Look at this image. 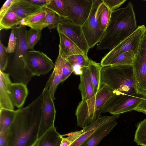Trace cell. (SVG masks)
Here are the masks:
<instances>
[{
  "label": "cell",
  "instance_id": "d6a6232c",
  "mask_svg": "<svg viewBox=\"0 0 146 146\" xmlns=\"http://www.w3.org/2000/svg\"><path fill=\"white\" fill-rule=\"evenodd\" d=\"M41 35V31H38L30 28L27 31V40L28 49H33L35 45L40 40Z\"/></svg>",
  "mask_w": 146,
  "mask_h": 146
},
{
  "label": "cell",
  "instance_id": "f35d334b",
  "mask_svg": "<svg viewBox=\"0 0 146 146\" xmlns=\"http://www.w3.org/2000/svg\"><path fill=\"white\" fill-rule=\"evenodd\" d=\"M17 0H6L0 10V19H1L11 6Z\"/></svg>",
  "mask_w": 146,
  "mask_h": 146
},
{
  "label": "cell",
  "instance_id": "74e56055",
  "mask_svg": "<svg viewBox=\"0 0 146 146\" xmlns=\"http://www.w3.org/2000/svg\"><path fill=\"white\" fill-rule=\"evenodd\" d=\"M17 45V40L14 31L12 29L9 39L6 51L8 53H13L15 52Z\"/></svg>",
  "mask_w": 146,
  "mask_h": 146
},
{
  "label": "cell",
  "instance_id": "9c48e42d",
  "mask_svg": "<svg viewBox=\"0 0 146 146\" xmlns=\"http://www.w3.org/2000/svg\"><path fill=\"white\" fill-rule=\"evenodd\" d=\"M136 93L146 96V40L143 37L142 46H140L132 65Z\"/></svg>",
  "mask_w": 146,
  "mask_h": 146
},
{
  "label": "cell",
  "instance_id": "d6986e66",
  "mask_svg": "<svg viewBox=\"0 0 146 146\" xmlns=\"http://www.w3.org/2000/svg\"><path fill=\"white\" fill-rule=\"evenodd\" d=\"M58 32L60 38L59 54L62 57L66 59L70 56L77 54L86 56L77 45L70 39L62 33Z\"/></svg>",
  "mask_w": 146,
  "mask_h": 146
},
{
  "label": "cell",
  "instance_id": "277c9868",
  "mask_svg": "<svg viewBox=\"0 0 146 146\" xmlns=\"http://www.w3.org/2000/svg\"><path fill=\"white\" fill-rule=\"evenodd\" d=\"M101 82L114 92L126 94L136 93L132 66L102 67Z\"/></svg>",
  "mask_w": 146,
  "mask_h": 146
},
{
  "label": "cell",
  "instance_id": "2e32d148",
  "mask_svg": "<svg viewBox=\"0 0 146 146\" xmlns=\"http://www.w3.org/2000/svg\"><path fill=\"white\" fill-rule=\"evenodd\" d=\"M117 124V122L115 120L100 126L92 133L80 146H97Z\"/></svg>",
  "mask_w": 146,
  "mask_h": 146
},
{
  "label": "cell",
  "instance_id": "cb8c5ba5",
  "mask_svg": "<svg viewBox=\"0 0 146 146\" xmlns=\"http://www.w3.org/2000/svg\"><path fill=\"white\" fill-rule=\"evenodd\" d=\"M66 59L73 67L75 74L80 75L82 73V68L88 67L92 60L88 56L82 54L73 55Z\"/></svg>",
  "mask_w": 146,
  "mask_h": 146
},
{
  "label": "cell",
  "instance_id": "7402d4cb",
  "mask_svg": "<svg viewBox=\"0 0 146 146\" xmlns=\"http://www.w3.org/2000/svg\"><path fill=\"white\" fill-rule=\"evenodd\" d=\"M62 139L61 135L54 126L38 139L35 146H60Z\"/></svg>",
  "mask_w": 146,
  "mask_h": 146
},
{
  "label": "cell",
  "instance_id": "6da1fadb",
  "mask_svg": "<svg viewBox=\"0 0 146 146\" xmlns=\"http://www.w3.org/2000/svg\"><path fill=\"white\" fill-rule=\"evenodd\" d=\"M43 102L42 93L26 107L17 110L7 131L8 146H35L38 140Z\"/></svg>",
  "mask_w": 146,
  "mask_h": 146
},
{
  "label": "cell",
  "instance_id": "1f68e13d",
  "mask_svg": "<svg viewBox=\"0 0 146 146\" xmlns=\"http://www.w3.org/2000/svg\"><path fill=\"white\" fill-rule=\"evenodd\" d=\"M58 63L62 72V82L64 81L74 72L72 66L65 59L58 54L56 60Z\"/></svg>",
  "mask_w": 146,
  "mask_h": 146
},
{
  "label": "cell",
  "instance_id": "8992f818",
  "mask_svg": "<svg viewBox=\"0 0 146 146\" xmlns=\"http://www.w3.org/2000/svg\"><path fill=\"white\" fill-rule=\"evenodd\" d=\"M144 96L136 93L126 94L114 92L100 111L117 115L134 110L142 101Z\"/></svg>",
  "mask_w": 146,
  "mask_h": 146
},
{
  "label": "cell",
  "instance_id": "836d02e7",
  "mask_svg": "<svg viewBox=\"0 0 146 146\" xmlns=\"http://www.w3.org/2000/svg\"><path fill=\"white\" fill-rule=\"evenodd\" d=\"M112 12L106 7L102 11L99 16L100 26L101 30L104 32L109 22Z\"/></svg>",
  "mask_w": 146,
  "mask_h": 146
},
{
  "label": "cell",
  "instance_id": "ab89813d",
  "mask_svg": "<svg viewBox=\"0 0 146 146\" xmlns=\"http://www.w3.org/2000/svg\"><path fill=\"white\" fill-rule=\"evenodd\" d=\"M134 110L146 114V98L145 96H144L142 101Z\"/></svg>",
  "mask_w": 146,
  "mask_h": 146
},
{
  "label": "cell",
  "instance_id": "4fadbf2b",
  "mask_svg": "<svg viewBox=\"0 0 146 146\" xmlns=\"http://www.w3.org/2000/svg\"><path fill=\"white\" fill-rule=\"evenodd\" d=\"M43 102L38 132L39 139L47 131L54 126L56 111L53 100L48 89L44 88L42 92Z\"/></svg>",
  "mask_w": 146,
  "mask_h": 146
},
{
  "label": "cell",
  "instance_id": "60d3db41",
  "mask_svg": "<svg viewBox=\"0 0 146 146\" xmlns=\"http://www.w3.org/2000/svg\"><path fill=\"white\" fill-rule=\"evenodd\" d=\"M27 0L31 3L42 8L45 7L50 1V0Z\"/></svg>",
  "mask_w": 146,
  "mask_h": 146
},
{
  "label": "cell",
  "instance_id": "7c38bea8",
  "mask_svg": "<svg viewBox=\"0 0 146 146\" xmlns=\"http://www.w3.org/2000/svg\"><path fill=\"white\" fill-rule=\"evenodd\" d=\"M56 28L58 32L62 33L70 39L88 56L90 48L81 26L75 25L67 19L62 18Z\"/></svg>",
  "mask_w": 146,
  "mask_h": 146
},
{
  "label": "cell",
  "instance_id": "52a82bcc",
  "mask_svg": "<svg viewBox=\"0 0 146 146\" xmlns=\"http://www.w3.org/2000/svg\"><path fill=\"white\" fill-rule=\"evenodd\" d=\"M106 7L103 0H94L90 15L82 26L90 48H92L98 44L103 35L104 32L100 28L98 19L101 12Z\"/></svg>",
  "mask_w": 146,
  "mask_h": 146
},
{
  "label": "cell",
  "instance_id": "8d00e7d4",
  "mask_svg": "<svg viewBox=\"0 0 146 146\" xmlns=\"http://www.w3.org/2000/svg\"><path fill=\"white\" fill-rule=\"evenodd\" d=\"M103 1L106 7L113 11L119 7L126 0H103Z\"/></svg>",
  "mask_w": 146,
  "mask_h": 146
},
{
  "label": "cell",
  "instance_id": "7bdbcfd3",
  "mask_svg": "<svg viewBox=\"0 0 146 146\" xmlns=\"http://www.w3.org/2000/svg\"><path fill=\"white\" fill-rule=\"evenodd\" d=\"M144 1H146V0H144Z\"/></svg>",
  "mask_w": 146,
  "mask_h": 146
},
{
  "label": "cell",
  "instance_id": "d590c367",
  "mask_svg": "<svg viewBox=\"0 0 146 146\" xmlns=\"http://www.w3.org/2000/svg\"><path fill=\"white\" fill-rule=\"evenodd\" d=\"M6 51V48L0 40V70L3 72L5 70L7 65L9 57Z\"/></svg>",
  "mask_w": 146,
  "mask_h": 146
},
{
  "label": "cell",
  "instance_id": "e575fe53",
  "mask_svg": "<svg viewBox=\"0 0 146 146\" xmlns=\"http://www.w3.org/2000/svg\"><path fill=\"white\" fill-rule=\"evenodd\" d=\"M82 133V129L79 131L62 135L63 136H67V137H63L62 136V139L60 146H70L79 137Z\"/></svg>",
  "mask_w": 146,
  "mask_h": 146
},
{
  "label": "cell",
  "instance_id": "44dd1931",
  "mask_svg": "<svg viewBox=\"0 0 146 146\" xmlns=\"http://www.w3.org/2000/svg\"><path fill=\"white\" fill-rule=\"evenodd\" d=\"M46 13L45 7L37 13L23 20L20 24L28 26L38 31H41L46 27L44 23V18Z\"/></svg>",
  "mask_w": 146,
  "mask_h": 146
},
{
  "label": "cell",
  "instance_id": "9a60e30c",
  "mask_svg": "<svg viewBox=\"0 0 146 146\" xmlns=\"http://www.w3.org/2000/svg\"><path fill=\"white\" fill-rule=\"evenodd\" d=\"M9 76L6 72H0V109H14L10 97V87L12 82Z\"/></svg>",
  "mask_w": 146,
  "mask_h": 146
},
{
  "label": "cell",
  "instance_id": "4316f807",
  "mask_svg": "<svg viewBox=\"0 0 146 146\" xmlns=\"http://www.w3.org/2000/svg\"><path fill=\"white\" fill-rule=\"evenodd\" d=\"M90 72L91 78L96 93L101 86V74L102 67L100 63L92 60L88 67Z\"/></svg>",
  "mask_w": 146,
  "mask_h": 146
},
{
  "label": "cell",
  "instance_id": "5bb4252c",
  "mask_svg": "<svg viewBox=\"0 0 146 146\" xmlns=\"http://www.w3.org/2000/svg\"><path fill=\"white\" fill-rule=\"evenodd\" d=\"M119 114L104 116L98 118L92 124L83 128L82 133L70 146H80L97 128L119 118Z\"/></svg>",
  "mask_w": 146,
  "mask_h": 146
},
{
  "label": "cell",
  "instance_id": "ac0fdd59",
  "mask_svg": "<svg viewBox=\"0 0 146 146\" xmlns=\"http://www.w3.org/2000/svg\"><path fill=\"white\" fill-rule=\"evenodd\" d=\"M82 73L80 76V82L78 86L82 96V100H87L96 93L92 83L88 67L82 68Z\"/></svg>",
  "mask_w": 146,
  "mask_h": 146
},
{
  "label": "cell",
  "instance_id": "e0dca14e",
  "mask_svg": "<svg viewBox=\"0 0 146 146\" xmlns=\"http://www.w3.org/2000/svg\"><path fill=\"white\" fill-rule=\"evenodd\" d=\"M42 8L28 2L27 0H17L9 10L23 20L37 13Z\"/></svg>",
  "mask_w": 146,
  "mask_h": 146
},
{
  "label": "cell",
  "instance_id": "603a6c76",
  "mask_svg": "<svg viewBox=\"0 0 146 146\" xmlns=\"http://www.w3.org/2000/svg\"><path fill=\"white\" fill-rule=\"evenodd\" d=\"M62 74L61 69L58 62L56 60L53 71L45 85L44 88L48 89L53 100L55 99L54 96L59 84L62 82Z\"/></svg>",
  "mask_w": 146,
  "mask_h": 146
},
{
  "label": "cell",
  "instance_id": "f546056e",
  "mask_svg": "<svg viewBox=\"0 0 146 146\" xmlns=\"http://www.w3.org/2000/svg\"><path fill=\"white\" fill-rule=\"evenodd\" d=\"M134 141L137 145L146 146V119L140 122L137 125Z\"/></svg>",
  "mask_w": 146,
  "mask_h": 146
},
{
  "label": "cell",
  "instance_id": "30bf717a",
  "mask_svg": "<svg viewBox=\"0 0 146 146\" xmlns=\"http://www.w3.org/2000/svg\"><path fill=\"white\" fill-rule=\"evenodd\" d=\"M25 62L27 68L33 76L45 75L54 66L51 59L38 50H27Z\"/></svg>",
  "mask_w": 146,
  "mask_h": 146
},
{
  "label": "cell",
  "instance_id": "484cf974",
  "mask_svg": "<svg viewBox=\"0 0 146 146\" xmlns=\"http://www.w3.org/2000/svg\"><path fill=\"white\" fill-rule=\"evenodd\" d=\"M17 110L0 109V133L8 129L15 117Z\"/></svg>",
  "mask_w": 146,
  "mask_h": 146
},
{
  "label": "cell",
  "instance_id": "3957f363",
  "mask_svg": "<svg viewBox=\"0 0 146 146\" xmlns=\"http://www.w3.org/2000/svg\"><path fill=\"white\" fill-rule=\"evenodd\" d=\"M13 29L17 40L14 55L9 60L5 71L11 76L13 83H22L27 85L33 77L27 68L25 58L28 47L25 26L21 24Z\"/></svg>",
  "mask_w": 146,
  "mask_h": 146
},
{
  "label": "cell",
  "instance_id": "8fae6325",
  "mask_svg": "<svg viewBox=\"0 0 146 146\" xmlns=\"http://www.w3.org/2000/svg\"><path fill=\"white\" fill-rule=\"evenodd\" d=\"M64 0L69 16L67 19L75 25L82 26L90 15L94 0Z\"/></svg>",
  "mask_w": 146,
  "mask_h": 146
},
{
  "label": "cell",
  "instance_id": "b9f144b4",
  "mask_svg": "<svg viewBox=\"0 0 146 146\" xmlns=\"http://www.w3.org/2000/svg\"><path fill=\"white\" fill-rule=\"evenodd\" d=\"M8 130L0 133V146H8L7 139Z\"/></svg>",
  "mask_w": 146,
  "mask_h": 146
},
{
  "label": "cell",
  "instance_id": "4dcf8cb0",
  "mask_svg": "<svg viewBox=\"0 0 146 146\" xmlns=\"http://www.w3.org/2000/svg\"><path fill=\"white\" fill-rule=\"evenodd\" d=\"M46 13L44 18V23L50 30L57 28L62 18L53 11L45 7Z\"/></svg>",
  "mask_w": 146,
  "mask_h": 146
},
{
  "label": "cell",
  "instance_id": "ba28073f",
  "mask_svg": "<svg viewBox=\"0 0 146 146\" xmlns=\"http://www.w3.org/2000/svg\"><path fill=\"white\" fill-rule=\"evenodd\" d=\"M146 27L144 25L138 26L132 34L122 40L107 53L102 59V67L107 66L119 54L128 51L133 50L136 53L143 39Z\"/></svg>",
  "mask_w": 146,
  "mask_h": 146
},
{
  "label": "cell",
  "instance_id": "f1b7e54d",
  "mask_svg": "<svg viewBox=\"0 0 146 146\" xmlns=\"http://www.w3.org/2000/svg\"><path fill=\"white\" fill-rule=\"evenodd\" d=\"M135 54L133 50L128 51L122 53L115 58L108 66H132Z\"/></svg>",
  "mask_w": 146,
  "mask_h": 146
},
{
  "label": "cell",
  "instance_id": "ffe728a7",
  "mask_svg": "<svg viewBox=\"0 0 146 146\" xmlns=\"http://www.w3.org/2000/svg\"><path fill=\"white\" fill-rule=\"evenodd\" d=\"M10 92L13 106L19 109L22 107L28 94L27 85L22 83H12L10 87Z\"/></svg>",
  "mask_w": 146,
  "mask_h": 146
},
{
  "label": "cell",
  "instance_id": "7a4b0ae2",
  "mask_svg": "<svg viewBox=\"0 0 146 146\" xmlns=\"http://www.w3.org/2000/svg\"><path fill=\"white\" fill-rule=\"evenodd\" d=\"M137 27L133 6L129 2L126 7L112 12L103 35L98 44L97 49L111 50L133 33Z\"/></svg>",
  "mask_w": 146,
  "mask_h": 146
},
{
  "label": "cell",
  "instance_id": "d4e9b609",
  "mask_svg": "<svg viewBox=\"0 0 146 146\" xmlns=\"http://www.w3.org/2000/svg\"><path fill=\"white\" fill-rule=\"evenodd\" d=\"M23 20L14 12L9 10L0 19V30L12 29L17 25L20 24Z\"/></svg>",
  "mask_w": 146,
  "mask_h": 146
},
{
  "label": "cell",
  "instance_id": "5b68a950",
  "mask_svg": "<svg viewBox=\"0 0 146 146\" xmlns=\"http://www.w3.org/2000/svg\"><path fill=\"white\" fill-rule=\"evenodd\" d=\"M114 92L106 85H102L93 96L86 100H82L75 113L78 126L83 128L102 117L100 110Z\"/></svg>",
  "mask_w": 146,
  "mask_h": 146
},
{
  "label": "cell",
  "instance_id": "83f0119b",
  "mask_svg": "<svg viewBox=\"0 0 146 146\" xmlns=\"http://www.w3.org/2000/svg\"><path fill=\"white\" fill-rule=\"evenodd\" d=\"M45 7L53 11L62 18L67 19L69 17L64 0H50Z\"/></svg>",
  "mask_w": 146,
  "mask_h": 146
}]
</instances>
